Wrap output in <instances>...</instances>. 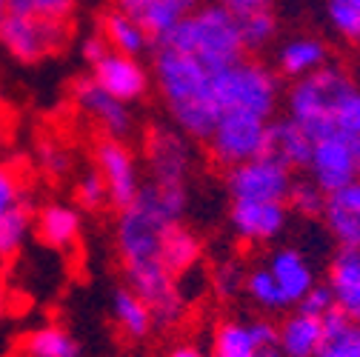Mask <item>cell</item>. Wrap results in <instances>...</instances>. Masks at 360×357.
Here are the masks:
<instances>
[{
	"instance_id": "7402d4cb",
	"label": "cell",
	"mask_w": 360,
	"mask_h": 357,
	"mask_svg": "<svg viewBox=\"0 0 360 357\" xmlns=\"http://www.w3.org/2000/svg\"><path fill=\"white\" fill-rule=\"evenodd\" d=\"M101 34L109 40V49H112V52L131 55V58H141V55H146V52L155 46V40H152V34L143 29V23H141L138 18L120 12L117 6L109 9V12L101 18Z\"/></svg>"
},
{
	"instance_id": "4dcf8cb0",
	"label": "cell",
	"mask_w": 360,
	"mask_h": 357,
	"mask_svg": "<svg viewBox=\"0 0 360 357\" xmlns=\"http://www.w3.org/2000/svg\"><path fill=\"white\" fill-rule=\"evenodd\" d=\"M335 126H338V135L352 141L360 135V86L346 77L340 92L335 98Z\"/></svg>"
},
{
	"instance_id": "e575fe53",
	"label": "cell",
	"mask_w": 360,
	"mask_h": 357,
	"mask_svg": "<svg viewBox=\"0 0 360 357\" xmlns=\"http://www.w3.org/2000/svg\"><path fill=\"white\" fill-rule=\"evenodd\" d=\"M212 289L220 300H232L246 289V269L238 260H220L212 269Z\"/></svg>"
},
{
	"instance_id": "f1b7e54d",
	"label": "cell",
	"mask_w": 360,
	"mask_h": 357,
	"mask_svg": "<svg viewBox=\"0 0 360 357\" xmlns=\"http://www.w3.org/2000/svg\"><path fill=\"white\" fill-rule=\"evenodd\" d=\"M243 292L249 294V300L255 306H260L266 311H283V309H289L286 294L281 292L278 280L272 278V272H269L266 266H257V269L246 272V289Z\"/></svg>"
},
{
	"instance_id": "836d02e7",
	"label": "cell",
	"mask_w": 360,
	"mask_h": 357,
	"mask_svg": "<svg viewBox=\"0 0 360 357\" xmlns=\"http://www.w3.org/2000/svg\"><path fill=\"white\" fill-rule=\"evenodd\" d=\"M286 206H292L295 214L300 217H321L323 214V206H326V192L306 177V181H295L292 189H289V200Z\"/></svg>"
},
{
	"instance_id": "ba28073f",
	"label": "cell",
	"mask_w": 360,
	"mask_h": 357,
	"mask_svg": "<svg viewBox=\"0 0 360 357\" xmlns=\"http://www.w3.org/2000/svg\"><path fill=\"white\" fill-rule=\"evenodd\" d=\"M66 43V23L9 15L0 23V46L18 63H40Z\"/></svg>"
},
{
	"instance_id": "ab89813d",
	"label": "cell",
	"mask_w": 360,
	"mask_h": 357,
	"mask_svg": "<svg viewBox=\"0 0 360 357\" xmlns=\"http://www.w3.org/2000/svg\"><path fill=\"white\" fill-rule=\"evenodd\" d=\"M109 52H112V49H109V40H106L101 32L83 37V43H80V58H83L89 66H98Z\"/></svg>"
},
{
	"instance_id": "b9f144b4",
	"label": "cell",
	"mask_w": 360,
	"mask_h": 357,
	"mask_svg": "<svg viewBox=\"0 0 360 357\" xmlns=\"http://www.w3.org/2000/svg\"><path fill=\"white\" fill-rule=\"evenodd\" d=\"M115 4H117L120 12H126V15H131V18H141L152 0H115Z\"/></svg>"
},
{
	"instance_id": "8fae6325",
	"label": "cell",
	"mask_w": 360,
	"mask_h": 357,
	"mask_svg": "<svg viewBox=\"0 0 360 357\" xmlns=\"http://www.w3.org/2000/svg\"><path fill=\"white\" fill-rule=\"evenodd\" d=\"M146 163L155 183H186L192 169L189 138L177 126H155L146 138Z\"/></svg>"
},
{
	"instance_id": "4316f807",
	"label": "cell",
	"mask_w": 360,
	"mask_h": 357,
	"mask_svg": "<svg viewBox=\"0 0 360 357\" xmlns=\"http://www.w3.org/2000/svg\"><path fill=\"white\" fill-rule=\"evenodd\" d=\"M26 357H80V340L63 326H40L23 337Z\"/></svg>"
},
{
	"instance_id": "d4e9b609",
	"label": "cell",
	"mask_w": 360,
	"mask_h": 357,
	"mask_svg": "<svg viewBox=\"0 0 360 357\" xmlns=\"http://www.w3.org/2000/svg\"><path fill=\"white\" fill-rule=\"evenodd\" d=\"M112 318L120 326V332L131 340H141L155 329V318H152V309L146 306L143 297H138L129 286L115 289L112 294Z\"/></svg>"
},
{
	"instance_id": "30bf717a",
	"label": "cell",
	"mask_w": 360,
	"mask_h": 357,
	"mask_svg": "<svg viewBox=\"0 0 360 357\" xmlns=\"http://www.w3.org/2000/svg\"><path fill=\"white\" fill-rule=\"evenodd\" d=\"M72 100L75 106L89 117V120H95L101 129H103V135L106 138H129L131 135V129H134V115L131 109L112 98L106 89L95 80V77H77L72 83Z\"/></svg>"
},
{
	"instance_id": "d590c367",
	"label": "cell",
	"mask_w": 360,
	"mask_h": 357,
	"mask_svg": "<svg viewBox=\"0 0 360 357\" xmlns=\"http://www.w3.org/2000/svg\"><path fill=\"white\" fill-rule=\"evenodd\" d=\"M75 197H77V206L89 209V212H98L109 203V189H106V181L101 177V171H86L77 186H75Z\"/></svg>"
},
{
	"instance_id": "74e56055",
	"label": "cell",
	"mask_w": 360,
	"mask_h": 357,
	"mask_svg": "<svg viewBox=\"0 0 360 357\" xmlns=\"http://www.w3.org/2000/svg\"><path fill=\"white\" fill-rule=\"evenodd\" d=\"M37 157H40V169L52 177H63L72 169V155L58 143H43L37 149Z\"/></svg>"
},
{
	"instance_id": "60d3db41",
	"label": "cell",
	"mask_w": 360,
	"mask_h": 357,
	"mask_svg": "<svg viewBox=\"0 0 360 357\" xmlns=\"http://www.w3.org/2000/svg\"><path fill=\"white\" fill-rule=\"evenodd\" d=\"M220 6H226L229 12H235L238 18L246 15V12H255V9H269L272 0H217Z\"/></svg>"
},
{
	"instance_id": "ac0fdd59",
	"label": "cell",
	"mask_w": 360,
	"mask_h": 357,
	"mask_svg": "<svg viewBox=\"0 0 360 357\" xmlns=\"http://www.w3.org/2000/svg\"><path fill=\"white\" fill-rule=\"evenodd\" d=\"M266 269L272 272V278L278 280L281 292L286 294L289 306H297L309 289L314 286V269L311 263L292 246H283V249H275L272 257L266 260Z\"/></svg>"
},
{
	"instance_id": "5bb4252c",
	"label": "cell",
	"mask_w": 360,
	"mask_h": 357,
	"mask_svg": "<svg viewBox=\"0 0 360 357\" xmlns=\"http://www.w3.org/2000/svg\"><path fill=\"white\" fill-rule=\"evenodd\" d=\"M309 177L318 183L326 195L352 183L354 177H360L354 155H352V143L340 135L323 138V141H314L311 149V160H309Z\"/></svg>"
},
{
	"instance_id": "e0dca14e",
	"label": "cell",
	"mask_w": 360,
	"mask_h": 357,
	"mask_svg": "<svg viewBox=\"0 0 360 357\" xmlns=\"http://www.w3.org/2000/svg\"><path fill=\"white\" fill-rule=\"evenodd\" d=\"M314 141L292 120V117H272L266 123V146L263 155L283 163L286 169H309Z\"/></svg>"
},
{
	"instance_id": "9a60e30c",
	"label": "cell",
	"mask_w": 360,
	"mask_h": 357,
	"mask_svg": "<svg viewBox=\"0 0 360 357\" xmlns=\"http://www.w3.org/2000/svg\"><path fill=\"white\" fill-rule=\"evenodd\" d=\"M321 217L326 220V229L340 249L360 246V177L326 195Z\"/></svg>"
},
{
	"instance_id": "7dc6e473",
	"label": "cell",
	"mask_w": 360,
	"mask_h": 357,
	"mask_svg": "<svg viewBox=\"0 0 360 357\" xmlns=\"http://www.w3.org/2000/svg\"><path fill=\"white\" fill-rule=\"evenodd\" d=\"M4 315H6V289L0 283V320H4Z\"/></svg>"
},
{
	"instance_id": "5b68a950",
	"label": "cell",
	"mask_w": 360,
	"mask_h": 357,
	"mask_svg": "<svg viewBox=\"0 0 360 357\" xmlns=\"http://www.w3.org/2000/svg\"><path fill=\"white\" fill-rule=\"evenodd\" d=\"M349 74L338 66H323L309 77L292 80L286 92V117H292L311 141L338 135L335 126V98Z\"/></svg>"
},
{
	"instance_id": "9c48e42d",
	"label": "cell",
	"mask_w": 360,
	"mask_h": 357,
	"mask_svg": "<svg viewBox=\"0 0 360 357\" xmlns=\"http://www.w3.org/2000/svg\"><path fill=\"white\" fill-rule=\"evenodd\" d=\"M95 166L109 189V203L120 212L141 195V169L131 149L117 138H103L95 146Z\"/></svg>"
},
{
	"instance_id": "603a6c76",
	"label": "cell",
	"mask_w": 360,
	"mask_h": 357,
	"mask_svg": "<svg viewBox=\"0 0 360 357\" xmlns=\"http://www.w3.org/2000/svg\"><path fill=\"white\" fill-rule=\"evenodd\" d=\"M323 340V320L306 315V311H292V315L278 326V349L283 357H314Z\"/></svg>"
},
{
	"instance_id": "3957f363",
	"label": "cell",
	"mask_w": 360,
	"mask_h": 357,
	"mask_svg": "<svg viewBox=\"0 0 360 357\" xmlns=\"http://www.w3.org/2000/svg\"><path fill=\"white\" fill-rule=\"evenodd\" d=\"M158 46L184 52V55L200 60L212 72L229 66V63H238L246 55L238 15L220 4L198 6L192 15L180 20Z\"/></svg>"
},
{
	"instance_id": "6da1fadb",
	"label": "cell",
	"mask_w": 360,
	"mask_h": 357,
	"mask_svg": "<svg viewBox=\"0 0 360 357\" xmlns=\"http://www.w3.org/2000/svg\"><path fill=\"white\" fill-rule=\"evenodd\" d=\"M152 69L160 100L174 126L186 138L206 141L212 126L223 115L214 98V72L206 69L200 60L166 46H155Z\"/></svg>"
},
{
	"instance_id": "7c38bea8",
	"label": "cell",
	"mask_w": 360,
	"mask_h": 357,
	"mask_svg": "<svg viewBox=\"0 0 360 357\" xmlns=\"http://www.w3.org/2000/svg\"><path fill=\"white\" fill-rule=\"evenodd\" d=\"M229 223H232V232L243 243H272L286 232L289 206L286 203L232 200Z\"/></svg>"
},
{
	"instance_id": "f35d334b",
	"label": "cell",
	"mask_w": 360,
	"mask_h": 357,
	"mask_svg": "<svg viewBox=\"0 0 360 357\" xmlns=\"http://www.w3.org/2000/svg\"><path fill=\"white\" fill-rule=\"evenodd\" d=\"M18 203H23V192H20V181L12 174V169L0 166V217L9 209H15Z\"/></svg>"
},
{
	"instance_id": "4fadbf2b",
	"label": "cell",
	"mask_w": 360,
	"mask_h": 357,
	"mask_svg": "<svg viewBox=\"0 0 360 357\" xmlns=\"http://www.w3.org/2000/svg\"><path fill=\"white\" fill-rule=\"evenodd\" d=\"M92 77L112 98L123 100L126 106L143 100L152 83L149 69L141 63V58L120 55V52H109L98 66H92Z\"/></svg>"
},
{
	"instance_id": "8992f818",
	"label": "cell",
	"mask_w": 360,
	"mask_h": 357,
	"mask_svg": "<svg viewBox=\"0 0 360 357\" xmlns=\"http://www.w3.org/2000/svg\"><path fill=\"white\" fill-rule=\"evenodd\" d=\"M266 123L269 120L249 112H223L206 138L212 160L223 169H232L260 157L266 146Z\"/></svg>"
},
{
	"instance_id": "8d00e7d4",
	"label": "cell",
	"mask_w": 360,
	"mask_h": 357,
	"mask_svg": "<svg viewBox=\"0 0 360 357\" xmlns=\"http://www.w3.org/2000/svg\"><path fill=\"white\" fill-rule=\"evenodd\" d=\"M297 309H300V311H306V315H314V318H321V320H323L332 309H338V303H335V294H332L329 283H326V286L314 283V286L309 289V294L297 303Z\"/></svg>"
},
{
	"instance_id": "d6986e66",
	"label": "cell",
	"mask_w": 360,
	"mask_h": 357,
	"mask_svg": "<svg viewBox=\"0 0 360 357\" xmlns=\"http://www.w3.org/2000/svg\"><path fill=\"white\" fill-rule=\"evenodd\" d=\"M80 229H83L80 212L66 203H46L34 214V235L49 249H60V252L72 249L80 238Z\"/></svg>"
},
{
	"instance_id": "f6af8a7d",
	"label": "cell",
	"mask_w": 360,
	"mask_h": 357,
	"mask_svg": "<svg viewBox=\"0 0 360 357\" xmlns=\"http://www.w3.org/2000/svg\"><path fill=\"white\" fill-rule=\"evenodd\" d=\"M257 357H283V354H281V349H278V343H275V346H263V349L257 351Z\"/></svg>"
},
{
	"instance_id": "52a82bcc",
	"label": "cell",
	"mask_w": 360,
	"mask_h": 357,
	"mask_svg": "<svg viewBox=\"0 0 360 357\" xmlns=\"http://www.w3.org/2000/svg\"><path fill=\"white\" fill-rule=\"evenodd\" d=\"M292 183H295L292 169L272 160L269 155H260L255 160L226 169V189H229L232 200L286 203Z\"/></svg>"
},
{
	"instance_id": "2e32d148",
	"label": "cell",
	"mask_w": 360,
	"mask_h": 357,
	"mask_svg": "<svg viewBox=\"0 0 360 357\" xmlns=\"http://www.w3.org/2000/svg\"><path fill=\"white\" fill-rule=\"evenodd\" d=\"M278 343V326L269 320H229L220 323L212 340V357H257L263 346Z\"/></svg>"
},
{
	"instance_id": "ffe728a7",
	"label": "cell",
	"mask_w": 360,
	"mask_h": 357,
	"mask_svg": "<svg viewBox=\"0 0 360 357\" xmlns=\"http://www.w3.org/2000/svg\"><path fill=\"white\" fill-rule=\"evenodd\" d=\"M329 289L335 294L338 309L360 320V246L338 249L329 266Z\"/></svg>"
},
{
	"instance_id": "1f68e13d",
	"label": "cell",
	"mask_w": 360,
	"mask_h": 357,
	"mask_svg": "<svg viewBox=\"0 0 360 357\" xmlns=\"http://www.w3.org/2000/svg\"><path fill=\"white\" fill-rule=\"evenodd\" d=\"M326 20L338 37L360 46V0H326Z\"/></svg>"
},
{
	"instance_id": "f546056e",
	"label": "cell",
	"mask_w": 360,
	"mask_h": 357,
	"mask_svg": "<svg viewBox=\"0 0 360 357\" xmlns=\"http://www.w3.org/2000/svg\"><path fill=\"white\" fill-rule=\"evenodd\" d=\"M240 23V37H243V49L246 52H260L278 34V18L272 15V9H255L238 18Z\"/></svg>"
},
{
	"instance_id": "cb8c5ba5",
	"label": "cell",
	"mask_w": 360,
	"mask_h": 357,
	"mask_svg": "<svg viewBox=\"0 0 360 357\" xmlns=\"http://www.w3.org/2000/svg\"><path fill=\"white\" fill-rule=\"evenodd\" d=\"M314 357H360V320L332 309L323 318V340Z\"/></svg>"
},
{
	"instance_id": "7bdbcfd3",
	"label": "cell",
	"mask_w": 360,
	"mask_h": 357,
	"mask_svg": "<svg viewBox=\"0 0 360 357\" xmlns=\"http://www.w3.org/2000/svg\"><path fill=\"white\" fill-rule=\"evenodd\" d=\"M163 4H166V6H172L174 12H180V15L186 18V15H192V12L200 6V0H163Z\"/></svg>"
},
{
	"instance_id": "bcb514c9",
	"label": "cell",
	"mask_w": 360,
	"mask_h": 357,
	"mask_svg": "<svg viewBox=\"0 0 360 357\" xmlns=\"http://www.w3.org/2000/svg\"><path fill=\"white\" fill-rule=\"evenodd\" d=\"M352 143V155H354V163H357V171H360V135L349 141Z\"/></svg>"
},
{
	"instance_id": "ee69618b",
	"label": "cell",
	"mask_w": 360,
	"mask_h": 357,
	"mask_svg": "<svg viewBox=\"0 0 360 357\" xmlns=\"http://www.w3.org/2000/svg\"><path fill=\"white\" fill-rule=\"evenodd\" d=\"M166 357H206L195 343H180V346H174Z\"/></svg>"
},
{
	"instance_id": "83f0119b",
	"label": "cell",
	"mask_w": 360,
	"mask_h": 357,
	"mask_svg": "<svg viewBox=\"0 0 360 357\" xmlns=\"http://www.w3.org/2000/svg\"><path fill=\"white\" fill-rule=\"evenodd\" d=\"M34 232V212L23 200L0 217V260H12Z\"/></svg>"
},
{
	"instance_id": "7a4b0ae2",
	"label": "cell",
	"mask_w": 360,
	"mask_h": 357,
	"mask_svg": "<svg viewBox=\"0 0 360 357\" xmlns=\"http://www.w3.org/2000/svg\"><path fill=\"white\" fill-rule=\"evenodd\" d=\"M189 209L186 183H146L141 195L120 209L115 223L117 257L126 266L160 260V243L169 226L184 223Z\"/></svg>"
},
{
	"instance_id": "c3c4849f",
	"label": "cell",
	"mask_w": 360,
	"mask_h": 357,
	"mask_svg": "<svg viewBox=\"0 0 360 357\" xmlns=\"http://www.w3.org/2000/svg\"><path fill=\"white\" fill-rule=\"evenodd\" d=\"M9 18V0H0V23Z\"/></svg>"
},
{
	"instance_id": "277c9868",
	"label": "cell",
	"mask_w": 360,
	"mask_h": 357,
	"mask_svg": "<svg viewBox=\"0 0 360 357\" xmlns=\"http://www.w3.org/2000/svg\"><path fill=\"white\" fill-rule=\"evenodd\" d=\"M214 98L220 112H249L263 120H272L281 106V77L260 60L240 58L212 74Z\"/></svg>"
},
{
	"instance_id": "44dd1931",
	"label": "cell",
	"mask_w": 360,
	"mask_h": 357,
	"mask_svg": "<svg viewBox=\"0 0 360 357\" xmlns=\"http://www.w3.org/2000/svg\"><path fill=\"white\" fill-rule=\"evenodd\" d=\"M323 66H329V46L321 37L297 34L278 49V69H281V74H286L292 80L309 77Z\"/></svg>"
},
{
	"instance_id": "484cf974",
	"label": "cell",
	"mask_w": 360,
	"mask_h": 357,
	"mask_svg": "<svg viewBox=\"0 0 360 357\" xmlns=\"http://www.w3.org/2000/svg\"><path fill=\"white\" fill-rule=\"evenodd\" d=\"M200 252H203L200 238L192 229H186L184 223H174V226L166 229L163 243H160V260L166 263V269L172 275L189 272L192 266L200 260Z\"/></svg>"
},
{
	"instance_id": "d6a6232c",
	"label": "cell",
	"mask_w": 360,
	"mask_h": 357,
	"mask_svg": "<svg viewBox=\"0 0 360 357\" xmlns=\"http://www.w3.org/2000/svg\"><path fill=\"white\" fill-rule=\"evenodd\" d=\"M75 6H77V0H9V15L66 23L72 18Z\"/></svg>"
}]
</instances>
